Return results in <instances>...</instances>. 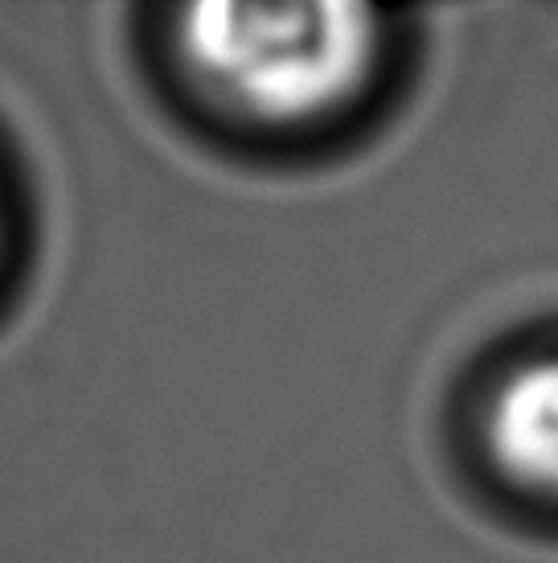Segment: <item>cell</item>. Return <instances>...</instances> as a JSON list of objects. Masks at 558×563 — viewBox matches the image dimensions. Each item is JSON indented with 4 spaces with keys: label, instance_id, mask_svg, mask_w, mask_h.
<instances>
[{
    "label": "cell",
    "instance_id": "cell-1",
    "mask_svg": "<svg viewBox=\"0 0 558 563\" xmlns=\"http://www.w3.org/2000/svg\"><path fill=\"white\" fill-rule=\"evenodd\" d=\"M172 54L238 124L309 132L370 91L382 25L357 4H193L177 16Z\"/></svg>",
    "mask_w": 558,
    "mask_h": 563
},
{
    "label": "cell",
    "instance_id": "cell-2",
    "mask_svg": "<svg viewBox=\"0 0 558 563\" xmlns=\"http://www.w3.org/2000/svg\"><path fill=\"white\" fill-rule=\"evenodd\" d=\"M484 449L510 485L558 501V354L501 375L484 407Z\"/></svg>",
    "mask_w": 558,
    "mask_h": 563
}]
</instances>
